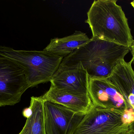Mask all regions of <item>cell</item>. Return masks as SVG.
Instances as JSON below:
<instances>
[{
	"mask_svg": "<svg viewBox=\"0 0 134 134\" xmlns=\"http://www.w3.org/2000/svg\"><path fill=\"white\" fill-rule=\"evenodd\" d=\"M130 47L96 38L63 59L60 66L80 65L91 79L109 78Z\"/></svg>",
	"mask_w": 134,
	"mask_h": 134,
	"instance_id": "cell-1",
	"label": "cell"
},
{
	"mask_svg": "<svg viewBox=\"0 0 134 134\" xmlns=\"http://www.w3.org/2000/svg\"><path fill=\"white\" fill-rule=\"evenodd\" d=\"M117 0L94 1L87 13L92 37L130 47L133 42L128 19Z\"/></svg>",
	"mask_w": 134,
	"mask_h": 134,
	"instance_id": "cell-2",
	"label": "cell"
},
{
	"mask_svg": "<svg viewBox=\"0 0 134 134\" xmlns=\"http://www.w3.org/2000/svg\"><path fill=\"white\" fill-rule=\"evenodd\" d=\"M0 56L13 60L24 68L30 87L50 82L63 59L44 50H18L2 46H0Z\"/></svg>",
	"mask_w": 134,
	"mask_h": 134,
	"instance_id": "cell-3",
	"label": "cell"
},
{
	"mask_svg": "<svg viewBox=\"0 0 134 134\" xmlns=\"http://www.w3.org/2000/svg\"><path fill=\"white\" fill-rule=\"evenodd\" d=\"M134 130V112L93 106L73 134H120Z\"/></svg>",
	"mask_w": 134,
	"mask_h": 134,
	"instance_id": "cell-4",
	"label": "cell"
},
{
	"mask_svg": "<svg viewBox=\"0 0 134 134\" xmlns=\"http://www.w3.org/2000/svg\"><path fill=\"white\" fill-rule=\"evenodd\" d=\"M30 87L24 68L13 60L0 56V107L19 103Z\"/></svg>",
	"mask_w": 134,
	"mask_h": 134,
	"instance_id": "cell-5",
	"label": "cell"
},
{
	"mask_svg": "<svg viewBox=\"0 0 134 134\" xmlns=\"http://www.w3.org/2000/svg\"><path fill=\"white\" fill-rule=\"evenodd\" d=\"M46 134H73L85 115L50 101L44 104Z\"/></svg>",
	"mask_w": 134,
	"mask_h": 134,
	"instance_id": "cell-6",
	"label": "cell"
},
{
	"mask_svg": "<svg viewBox=\"0 0 134 134\" xmlns=\"http://www.w3.org/2000/svg\"><path fill=\"white\" fill-rule=\"evenodd\" d=\"M89 79V95L94 106L120 111L132 109L108 78Z\"/></svg>",
	"mask_w": 134,
	"mask_h": 134,
	"instance_id": "cell-7",
	"label": "cell"
},
{
	"mask_svg": "<svg viewBox=\"0 0 134 134\" xmlns=\"http://www.w3.org/2000/svg\"><path fill=\"white\" fill-rule=\"evenodd\" d=\"M89 77L80 65L60 66L51 79V86L58 90L89 96Z\"/></svg>",
	"mask_w": 134,
	"mask_h": 134,
	"instance_id": "cell-8",
	"label": "cell"
},
{
	"mask_svg": "<svg viewBox=\"0 0 134 134\" xmlns=\"http://www.w3.org/2000/svg\"><path fill=\"white\" fill-rule=\"evenodd\" d=\"M41 97L44 101H50L60 105L74 112L82 115L88 113L93 106L89 96L61 91L52 86Z\"/></svg>",
	"mask_w": 134,
	"mask_h": 134,
	"instance_id": "cell-9",
	"label": "cell"
},
{
	"mask_svg": "<svg viewBox=\"0 0 134 134\" xmlns=\"http://www.w3.org/2000/svg\"><path fill=\"white\" fill-rule=\"evenodd\" d=\"M133 63L121 61L109 78L116 87L127 105L134 112V71Z\"/></svg>",
	"mask_w": 134,
	"mask_h": 134,
	"instance_id": "cell-10",
	"label": "cell"
},
{
	"mask_svg": "<svg viewBox=\"0 0 134 134\" xmlns=\"http://www.w3.org/2000/svg\"><path fill=\"white\" fill-rule=\"evenodd\" d=\"M90 40L91 39L85 33L76 31L69 36L52 39L50 43L44 50L54 55L65 57Z\"/></svg>",
	"mask_w": 134,
	"mask_h": 134,
	"instance_id": "cell-11",
	"label": "cell"
},
{
	"mask_svg": "<svg viewBox=\"0 0 134 134\" xmlns=\"http://www.w3.org/2000/svg\"><path fill=\"white\" fill-rule=\"evenodd\" d=\"M41 96L32 97L30 104L32 115L27 119L24 127L19 134H46L44 120V104Z\"/></svg>",
	"mask_w": 134,
	"mask_h": 134,
	"instance_id": "cell-12",
	"label": "cell"
},
{
	"mask_svg": "<svg viewBox=\"0 0 134 134\" xmlns=\"http://www.w3.org/2000/svg\"><path fill=\"white\" fill-rule=\"evenodd\" d=\"M33 113V110L30 106L28 108H25L23 110L22 114L24 117L27 119L30 118Z\"/></svg>",
	"mask_w": 134,
	"mask_h": 134,
	"instance_id": "cell-13",
	"label": "cell"
},
{
	"mask_svg": "<svg viewBox=\"0 0 134 134\" xmlns=\"http://www.w3.org/2000/svg\"><path fill=\"white\" fill-rule=\"evenodd\" d=\"M130 52H131V54L132 55V58H133L134 57V40L133 43H132L130 47Z\"/></svg>",
	"mask_w": 134,
	"mask_h": 134,
	"instance_id": "cell-14",
	"label": "cell"
},
{
	"mask_svg": "<svg viewBox=\"0 0 134 134\" xmlns=\"http://www.w3.org/2000/svg\"><path fill=\"white\" fill-rule=\"evenodd\" d=\"M120 134H134V130L126 131Z\"/></svg>",
	"mask_w": 134,
	"mask_h": 134,
	"instance_id": "cell-15",
	"label": "cell"
},
{
	"mask_svg": "<svg viewBox=\"0 0 134 134\" xmlns=\"http://www.w3.org/2000/svg\"><path fill=\"white\" fill-rule=\"evenodd\" d=\"M131 4V5L132 6H133V8H134V1H133L131 2L130 3Z\"/></svg>",
	"mask_w": 134,
	"mask_h": 134,
	"instance_id": "cell-16",
	"label": "cell"
},
{
	"mask_svg": "<svg viewBox=\"0 0 134 134\" xmlns=\"http://www.w3.org/2000/svg\"><path fill=\"white\" fill-rule=\"evenodd\" d=\"M131 60L132 61V62H133L132 63L134 65V57L133 58H132V59H131Z\"/></svg>",
	"mask_w": 134,
	"mask_h": 134,
	"instance_id": "cell-17",
	"label": "cell"
},
{
	"mask_svg": "<svg viewBox=\"0 0 134 134\" xmlns=\"http://www.w3.org/2000/svg\"></svg>",
	"mask_w": 134,
	"mask_h": 134,
	"instance_id": "cell-18",
	"label": "cell"
}]
</instances>
